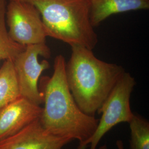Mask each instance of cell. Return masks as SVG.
<instances>
[{
  "instance_id": "1",
  "label": "cell",
  "mask_w": 149,
  "mask_h": 149,
  "mask_svg": "<svg viewBox=\"0 0 149 149\" xmlns=\"http://www.w3.org/2000/svg\"><path fill=\"white\" fill-rule=\"evenodd\" d=\"M66 61L61 55L54 60L53 74L41 80L44 107L39 118L43 128L60 137L76 139L77 149H86L87 141L96 131L99 119L82 112L74 101L67 83Z\"/></svg>"
},
{
  "instance_id": "2",
  "label": "cell",
  "mask_w": 149,
  "mask_h": 149,
  "mask_svg": "<svg viewBox=\"0 0 149 149\" xmlns=\"http://www.w3.org/2000/svg\"><path fill=\"white\" fill-rule=\"evenodd\" d=\"M71 48L65 66L68 85L80 109L95 116L125 71L117 64L98 59L92 50L84 46Z\"/></svg>"
},
{
  "instance_id": "3",
  "label": "cell",
  "mask_w": 149,
  "mask_h": 149,
  "mask_svg": "<svg viewBox=\"0 0 149 149\" xmlns=\"http://www.w3.org/2000/svg\"><path fill=\"white\" fill-rule=\"evenodd\" d=\"M39 11L48 37L70 47L79 45L93 50L98 37L91 24L88 0H19Z\"/></svg>"
},
{
  "instance_id": "4",
  "label": "cell",
  "mask_w": 149,
  "mask_h": 149,
  "mask_svg": "<svg viewBox=\"0 0 149 149\" xmlns=\"http://www.w3.org/2000/svg\"><path fill=\"white\" fill-rule=\"evenodd\" d=\"M136 85L133 77L124 72L97 113L102 114L93 135L86 143V149H96L104 135L112 128L121 123H129L134 113L131 110L130 100Z\"/></svg>"
},
{
  "instance_id": "5",
  "label": "cell",
  "mask_w": 149,
  "mask_h": 149,
  "mask_svg": "<svg viewBox=\"0 0 149 149\" xmlns=\"http://www.w3.org/2000/svg\"><path fill=\"white\" fill-rule=\"evenodd\" d=\"M6 19L8 34L16 43L25 47L46 43L48 36L40 13L31 3L10 0Z\"/></svg>"
},
{
  "instance_id": "6",
  "label": "cell",
  "mask_w": 149,
  "mask_h": 149,
  "mask_svg": "<svg viewBox=\"0 0 149 149\" xmlns=\"http://www.w3.org/2000/svg\"><path fill=\"white\" fill-rule=\"evenodd\" d=\"M39 56L46 58L50 56L46 43L26 46L13 60L21 95L38 105L43 103V93L38 87L39 79L43 71L49 68L47 60L39 61Z\"/></svg>"
},
{
  "instance_id": "7",
  "label": "cell",
  "mask_w": 149,
  "mask_h": 149,
  "mask_svg": "<svg viewBox=\"0 0 149 149\" xmlns=\"http://www.w3.org/2000/svg\"><path fill=\"white\" fill-rule=\"evenodd\" d=\"M72 140L49 133L38 119L0 141V149H61Z\"/></svg>"
},
{
  "instance_id": "8",
  "label": "cell",
  "mask_w": 149,
  "mask_h": 149,
  "mask_svg": "<svg viewBox=\"0 0 149 149\" xmlns=\"http://www.w3.org/2000/svg\"><path fill=\"white\" fill-rule=\"evenodd\" d=\"M43 108L21 96L0 110V141L39 119Z\"/></svg>"
},
{
  "instance_id": "9",
  "label": "cell",
  "mask_w": 149,
  "mask_h": 149,
  "mask_svg": "<svg viewBox=\"0 0 149 149\" xmlns=\"http://www.w3.org/2000/svg\"><path fill=\"white\" fill-rule=\"evenodd\" d=\"M88 2L90 21L93 27L113 15L149 8V0H88Z\"/></svg>"
},
{
  "instance_id": "10",
  "label": "cell",
  "mask_w": 149,
  "mask_h": 149,
  "mask_svg": "<svg viewBox=\"0 0 149 149\" xmlns=\"http://www.w3.org/2000/svg\"><path fill=\"white\" fill-rule=\"evenodd\" d=\"M21 96L13 61L6 60L0 68V110Z\"/></svg>"
},
{
  "instance_id": "11",
  "label": "cell",
  "mask_w": 149,
  "mask_h": 149,
  "mask_svg": "<svg viewBox=\"0 0 149 149\" xmlns=\"http://www.w3.org/2000/svg\"><path fill=\"white\" fill-rule=\"evenodd\" d=\"M7 5V0H0V61H13L26 48L12 40L8 34L6 19Z\"/></svg>"
},
{
  "instance_id": "12",
  "label": "cell",
  "mask_w": 149,
  "mask_h": 149,
  "mask_svg": "<svg viewBox=\"0 0 149 149\" xmlns=\"http://www.w3.org/2000/svg\"><path fill=\"white\" fill-rule=\"evenodd\" d=\"M130 129V149H149V123L140 116L134 114L128 123Z\"/></svg>"
},
{
  "instance_id": "13",
  "label": "cell",
  "mask_w": 149,
  "mask_h": 149,
  "mask_svg": "<svg viewBox=\"0 0 149 149\" xmlns=\"http://www.w3.org/2000/svg\"><path fill=\"white\" fill-rule=\"evenodd\" d=\"M116 145H117L118 149H124L123 143L122 140H118L116 142Z\"/></svg>"
}]
</instances>
